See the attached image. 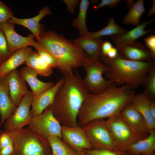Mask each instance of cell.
I'll list each match as a JSON object with an SVG mask.
<instances>
[{"label": "cell", "mask_w": 155, "mask_h": 155, "mask_svg": "<svg viewBox=\"0 0 155 155\" xmlns=\"http://www.w3.org/2000/svg\"><path fill=\"white\" fill-rule=\"evenodd\" d=\"M133 89L127 85L118 86L113 84L100 93H89L79 112L78 125L82 127L92 121L119 115L135 95Z\"/></svg>", "instance_id": "1"}, {"label": "cell", "mask_w": 155, "mask_h": 155, "mask_svg": "<svg viewBox=\"0 0 155 155\" xmlns=\"http://www.w3.org/2000/svg\"><path fill=\"white\" fill-rule=\"evenodd\" d=\"M63 78L52 103L48 107L61 125L78 126L79 112L90 93L78 71Z\"/></svg>", "instance_id": "2"}, {"label": "cell", "mask_w": 155, "mask_h": 155, "mask_svg": "<svg viewBox=\"0 0 155 155\" xmlns=\"http://www.w3.org/2000/svg\"><path fill=\"white\" fill-rule=\"evenodd\" d=\"M36 41L38 44L36 48L43 50L53 57L63 76L73 74L88 58L76 44L53 31L43 32Z\"/></svg>", "instance_id": "3"}, {"label": "cell", "mask_w": 155, "mask_h": 155, "mask_svg": "<svg viewBox=\"0 0 155 155\" xmlns=\"http://www.w3.org/2000/svg\"><path fill=\"white\" fill-rule=\"evenodd\" d=\"M99 60L108 67L104 74L108 80L117 85H127L133 89L144 85L150 69L155 63L154 60L140 61L128 60L119 55L113 59L101 56Z\"/></svg>", "instance_id": "4"}, {"label": "cell", "mask_w": 155, "mask_h": 155, "mask_svg": "<svg viewBox=\"0 0 155 155\" xmlns=\"http://www.w3.org/2000/svg\"><path fill=\"white\" fill-rule=\"evenodd\" d=\"M8 132L14 145L13 155H52L47 140L28 128Z\"/></svg>", "instance_id": "5"}, {"label": "cell", "mask_w": 155, "mask_h": 155, "mask_svg": "<svg viewBox=\"0 0 155 155\" xmlns=\"http://www.w3.org/2000/svg\"><path fill=\"white\" fill-rule=\"evenodd\" d=\"M82 67L86 72L83 82L90 93H100L114 84L111 80H106L103 77V74L108 71V67L99 60L88 58Z\"/></svg>", "instance_id": "6"}, {"label": "cell", "mask_w": 155, "mask_h": 155, "mask_svg": "<svg viewBox=\"0 0 155 155\" xmlns=\"http://www.w3.org/2000/svg\"><path fill=\"white\" fill-rule=\"evenodd\" d=\"M82 127L94 148L120 150L106 126L104 119L92 121Z\"/></svg>", "instance_id": "7"}, {"label": "cell", "mask_w": 155, "mask_h": 155, "mask_svg": "<svg viewBox=\"0 0 155 155\" xmlns=\"http://www.w3.org/2000/svg\"><path fill=\"white\" fill-rule=\"evenodd\" d=\"M105 122L120 150L147 137L133 131L119 114L107 119Z\"/></svg>", "instance_id": "8"}, {"label": "cell", "mask_w": 155, "mask_h": 155, "mask_svg": "<svg viewBox=\"0 0 155 155\" xmlns=\"http://www.w3.org/2000/svg\"><path fill=\"white\" fill-rule=\"evenodd\" d=\"M28 125V129L43 138L47 139L51 136L62 138L61 125L48 107L41 114L32 117Z\"/></svg>", "instance_id": "9"}, {"label": "cell", "mask_w": 155, "mask_h": 155, "mask_svg": "<svg viewBox=\"0 0 155 155\" xmlns=\"http://www.w3.org/2000/svg\"><path fill=\"white\" fill-rule=\"evenodd\" d=\"M33 98L32 93L30 91L23 96L15 111L5 121L4 124L5 131L9 132L20 129L28 125L32 118L30 109Z\"/></svg>", "instance_id": "10"}, {"label": "cell", "mask_w": 155, "mask_h": 155, "mask_svg": "<svg viewBox=\"0 0 155 155\" xmlns=\"http://www.w3.org/2000/svg\"><path fill=\"white\" fill-rule=\"evenodd\" d=\"M15 24L7 22L0 24V29L5 35L10 53L12 54L16 50L30 46L35 48L38 44L34 40V36L32 34L24 37L17 33L14 30Z\"/></svg>", "instance_id": "11"}, {"label": "cell", "mask_w": 155, "mask_h": 155, "mask_svg": "<svg viewBox=\"0 0 155 155\" xmlns=\"http://www.w3.org/2000/svg\"><path fill=\"white\" fill-rule=\"evenodd\" d=\"M62 139L76 152L94 148L88 140L82 127L61 126Z\"/></svg>", "instance_id": "12"}, {"label": "cell", "mask_w": 155, "mask_h": 155, "mask_svg": "<svg viewBox=\"0 0 155 155\" xmlns=\"http://www.w3.org/2000/svg\"><path fill=\"white\" fill-rule=\"evenodd\" d=\"M119 115L129 127L137 134L147 136L151 131L142 115L130 103L122 109Z\"/></svg>", "instance_id": "13"}, {"label": "cell", "mask_w": 155, "mask_h": 155, "mask_svg": "<svg viewBox=\"0 0 155 155\" xmlns=\"http://www.w3.org/2000/svg\"><path fill=\"white\" fill-rule=\"evenodd\" d=\"M3 78L8 84L10 98L14 104L18 106L23 96L29 92L25 82L17 69L7 74Z\"/></svg>", "instance_id": "14"}, {"label": "cell", "mask_w": 155, "mask_h": 155, "mask_svg": "<svg viewBox=\"0 0 155 155\" xmlns=\"http://www.w3.org/2000/svg\"><path fill=\"white\" fill-rule=\"evenodd\" d=\"M154 19L143 22L135 28L121 34L111 36L113 41L119 51L125 46L131 44L138 38L148 33L153 32L152 29L145 30L146 26L154 20Z\"/></svg>", "instance_id": "15"}, {"label": "cell", "mask_w": 155, "mask_h": 155, "mask_svg": "<svg viewBox=\"0 0 155 155\" xmlns=\"http://www.w3.org/2000/svg\"><path fill=\"white\" fill-rule=\"evenodd\" d=\"M63 78H61L51 88L35 96H33L30 111L32 118L41 114L52 103L59 87L63 82Z\"/></svg>", "instance_id": "16"}, {"label": "cell", "mask_w": 155, "mask_h": 155, "mask_svg": "<svg viewBox=\"0 0 155 155\" xmlns=\"http://www.w3.org/2000/svg\"><path fill=\"white\" fill-rule=\"evenodd\" d=\"M52 13L49 7H44L39 11L38 15L33 17L22 19L14 16L8 22L25 27L32 32L37 40L39 39L40 34L44 31V27L40 24V21L46 16Z\"/></svg>", "instance_id": "17"}, {"label": "cell", "mask_w": 155, "mask_h": 155, "mask_svg": "<svg viewBox=\"0 0 155 155\" xmlns=\"http://www.w3.org/2000/svg\"><path fill=\"white\" fill-rule=\"evenodd\" d=\"M119 55L122 58L132 61H148L154 60L150 51L136 41L124 46L119 51Z\"/></svg>", "instance_id": "18"}, {"label": "cell", "mask_w": 155, "mask_h": 155, "mask_svg": "<svg viewBox=\"0 0 155 155\" xmlns=\"http://www.w3.org/2000/svg\"><path fill=\"white\" fill-rule=\"evenodd\" d=\"M33 51L28 46L16 51L0 65V78H3L7 74L25 63L27 58Z\"/></svg>", "instance_id": "19"}, {"label": "cell", "mask_w": 155, "mask_h": 155, "mask_svg": "<svg viewBox=\"0 0 155 155\" xmlns=\"http://www.w3.org/2000/svg\"><path fill=\"white\" fill-rule=\"evenodd\" d=\"M19 72L22 79L29 85L33 96L46 91L54 84L52 82H45L39 80L37 78L38 75L37 73L28 66L23 67Z\"/></svg>", "instance_id": "20"}, {"label": "cell", "mask_w": 155, "mask_h": 155, "mask_svg": "<svg viewBox=\"0 0 155 155\" xmlns=\"http://www.w3.org/2000/svg\"><path fill=\"white\" fill-rule=\"evenodd\" d=\"M91 59L99 60L101 55L102 44L104 42L101 38H91L80 36L72 40Z\"/></svg>", "instance_id": "21"}, {"label": "cell", "mask_w": 155, "mask_h": 155, "mask_svg": "<svg viewBox=\"0 0 155 155\" xmlns=\"http://www.w3.org/2000/svg\"><path fill=\"white\" fill-rule=\"evenodd\" d=\"M16 106L9 95L8 84L3 78H0V126L15 111Z\"/></svg>", "instance_id": "22"}, {"label": "cell", "mask_w": 155, "mask_h": 155, "mask_svg": "<svg viewBox=\"0 0 155 155\" xmlns=\"http://www.w3.org/2000/svg\"><path fill=\"white\" fill-rule=\"evenodd\" d=\"M155 150V130H152L147 137L128 146L122 150L132 155H151Z\"/></svg>", "instance_id": "23"}, {"label": "cell", "mask_w": 155, "mask_h": 155, "mask_svg": "<svg viewBox=\"0 0 155 155\" xmlns=\"http://www.w3.org/2000/svg\"><path fill=\"white\" fill-rule=\"evenodd\" d=\"M151 100L144 93L135 94L130 103L143 117L151 130H155V120L151 115L149 110Z\"/></svg>", "instance_id": "24"}, {"label": "cell", "mask_w": 155, "mask_h": 155, "mask_svg": "<svg viewBox=\"0 0 155 155\" xmlns=\"http://www.w3.org/2000/svg\"><path fill=\"white\" fill-rule=\"evenodd\" d=\"M26 66L33 69L41 76H49L53 73V68L46 63L36 51H33L27 58Z\"/></svg>", "instance_id": "25"}, {"label": "cell", "mask_w": 155, "mask_h": 155, "mask_svg": "<svg viewBox=\"0 0 155 155\" xmlns=\"http://www.w3.org/2000/svg\"><path fill=\"white\" fill-rule=\"evenodd\" d=\"M89 4L88 0L81 1L78 16L71 23L72 26L78 29L80 36H86L90 32L86 25L87 12Z\"/></svg>", "instance_id": "26"}, {"label": "cell", "mask_w": 155, "mask_h": 155, "mask_svg": "<svg viewBox=\"0 0 155 155\" xmlns=\"http://www.w3.org/2000/svg\"><path fill=\"white\" fill-rule=\"evenodd\" d=\"M47 140L51 149L52 155H76L77 152L62 138L56 136H51Z\"/></svg>", "instance_id": "27"}, {"label": "cell", "mask_w": 155, "mask_h": 155, "mask_svg": "<svg viewBox=\"0 0 155 155\" xmlns=\"http://www.w3.org/2000/svg\"><path fill=\"white\" fill-rule=\"evenodd\" d=\"M145 11L144 0H137L130 7L129 12L123 19L122 23L138 26L140 18Z\"/></svg>", "instance_id": "28"}, {"label": "cell", "mask_w": 155, "mask_h": 155, "mask_svg": "<svg viewBox=\"0 0 155 155\" xmlns=\"http://www.w3.org/2000/svg\"><path fill=\"white\" fill-rule=\"evenodd\" d=\"M127 31L117 25L113 18H111L106 26L103 29L94 32H90L85 36L91 38H101L103 36H113L123 34Z\"/></svg>", "instance_id": "29"}, {"label": "cell", "mask_w": 155, "mask_h": 155, "mask_svg": "<svg viewBox=\"0 0 155 155\" xmlns=\"http://www.w3.org/2000/svg\"><path fill=\"white\" fill-rule=\"evenodd\" d=\"M144 85V93L152 100L155 99V63L152 66L148 73Z\"/></svg>", "instance_id": "30"}, {"label": "cell", "mask_w": 155, "mask_h": 155, "mask_svg": "<svg viewBox=\"0 0 155 155\" xmlns=\"http://www.w3.org/2000/svg\"><path fill=\"white\" fill-rule=\"evenodd\" d=\"M83 151L87 155H132L127 151L121 150H112L93 148Z\"/></svg>", "instance_id": "31"}, {"label": "cell", "mask_w": 155, "mask_h": 155, "mask_svg": "<svg viewBox=\"0 0 155 155\" xmlns=\"http://www.w3.org/2000/svg\"><path fill=\"white\" fill-rule=\"evenodd\" d=\"M11 55L9 51L7 42L4 33L0 29V65Z\"/></svg>", "instance_id": "32"}, {"label": "cell", "mask_w": 155, "mask_h": 155, "mask_svg": "<svg viewBox=\"0 0 155 155\" xmlns=\"http://www.w3.org/2000/svg\"><path fill=\"white\" fill-rule=\"evenodd\" d=\"M14 17V13L10 8L0 0V24L7 22Z\"/></svg>", "instance_id": "33"}, {"label": "cell", "mask_w": 155, "mask_h": 155, "mask_svg": "<svg viewBox=\"0 0 155 155\" xmlns=\"http://www.w3.org/2000/svg\"><path fill=\"white\" fill-rule=\"evenodd\" d=\"M36 52L41 58L51 67L58 69V65L53 57L43 49H35Z\"/></svg>", "instance_id": "34"}, {"label": "cell", "mask_w": 155, "mask_h": 155, "mask_svg": "<svg viewBox=\"0 0 155 155\" xmlns=\"http://www.w3.org/2000/svg\"><path fill=\"white\" fill-rule=\"evenodd\" d=\"M13 144L12 138L8 132L0 130V150Z\"/></svg>", "instance_id": "35"}, {"label": "cell", "mask_w": 155, "mask_h": 155, "mask_svg": "<svg viewBox=\"0 0 155 155\" xmlns=\"http://www.w3.org/2000/svg\"><path fill=\"white\" fill-rule=\"evenodd\" d=\"M146 46L149 49L153 59H155V35L152 34L144 39Z\"/></svg>", "instance_id": "36"}, {"label": "cell", "mask_w": 155, "mask_h": 155, "mask_svg": "<svg viewBox=\"0 0 155 155\" xmlns=\"http://www.w3.org/2000/svg\"><path fill=\"white\" fill-rule=\"evenodd\" d=\"M121 1V0H102L98 5L94 7L93 10L96 11L106 6H108L110 8L114 7L117 6Z\"/></svg>", "instance_id": "37"}, {"label": "cell", "mask_w": 155, "mask_h": 155, "mask_svg": "<svg viewBox=\"0 0 155 155\" xmlns=\"http://www.w3.org/2000/svg\"><path fill=\"white\" fill-rule=\"evenodd\" d=\"M63 1L67 5L68 11L70 13L73 15L75 8L78 5L79 1L78 0H64Z\"/></svg>", "instance_id": "38"}, {"label": "cell", "mask_w": 155, "mask_h": 155, "mask_svg": "<svg viewBox=\"0 0 155 155\" xmlns=\"http://www.w3.org/2000/svg\"><path fill=\"white\" fill-rule=\"evenodd\" d=\"M113 47L112 44L108 40H105L103 43L101 49V55L106 56L109 51Z\"/></svg>", "instance_id": "39"}, {"label": "cell", "mask_w": 155, "mask_h": 155, "mask_svg": "<svg viewBox=\"0 0 155 155\" xmlns=\"http://www.w3.org/2000/svg\"><path fill=\"white\" fill-rule=\"evenodd\" d=\"M14 148L13 144L0 150V155H13Z\"/></svg>", "instance_id": "40"}, {"label": "cell", "mask_w": 155, "mask_h": 155, "mask_svg": "<svg viewBox=\"0 0 155 155\" xmlns=\"http://www.w3.org/2000/svg\"><path fill=\"white\" fill-rule=\"evenodd\" d=\"M119 55V51L116 47H113L108 52L106 56L110 59H114L117 57Z\"/></svg>", "instance_id": "41"}, {"label": "cell", "mask_w": 155, "mask_h": 155, "mask_svg": "<svg viewBox=\"0 0 155 155\" xmlns=\"http://www.w3.org/2000/svg\"><path fill=\"white\" fill-rule=\"evenodd\" d=\"M149 110L150 114L153 119L155 120V101L151 100L149 106Z\"/></svg>", "instance_id": "42"}, {"label": "cell", "mask_w": 155, "mask_h": 155, "mask_svg": "<svg viewBox=\"0 0 155 155\" xmlns=\"http://www.w3.org/2000/svg\"><path fill=\"white\" fill-rule=\"evenodd\" d=\"M152 1V7L148 11L147 15V16L148 17L152 16L155 13V1L153 0Z\"/></svg>", "instance_id": "43"}, {"label": "cell", "mask_w": 155, "mask_h": 155, "mask_svg": "<svg viewBox=\"0 0 155 155\" xmlns=\"http://www.w3.org/2000/svg\"><path fill=\"white\" fill-rule=\"evenodd\" d=\"M75 155H87L84 151H77Z\"/></svg>", "instance_id": "44"}, {"label": "cell", "mask_w": 155, "mask_h": 155, "mask_svg": "<svg viewBox=\"0 0 155 155\" xmlns=\"http://www.w3.org/2000/svg\"><path fill=\"white\" fill-rule=\"evenodd\" d=\"M151 155H155V152H154Z\"/></svg>", "instance_id": "45"}]
</instances>
